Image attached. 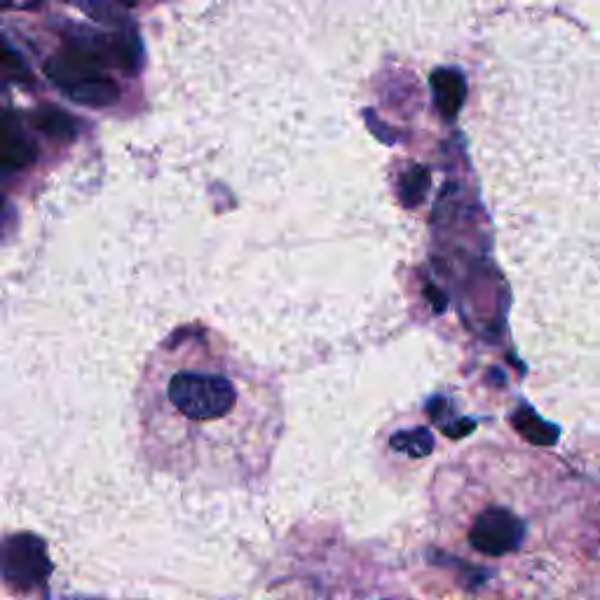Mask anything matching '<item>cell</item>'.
<instances>
[{
  "instance_id": "1",
  "label": "cell",
  "mask_w": 600,
  "mask_h": 600,
  "mask_svg": "<svg viewBox=\"0 0 600 600\" xmlns=\"http://www.w3.org/2000/svg\"><path fill=\"white\" fill-rule=\"evenodd\" d=\"M422 542L453 593L577 596L598 561L596 491L547 451L477 441L432 477Z\"/></svg>"
},
{
  "instance_id": "2",
  "label": "cell",
  "mask_w": 600,
  "mask_h": 600,
  "mask_svg": "<svg viewBox=\"0 0 600 600\" xmlns=\"http://www.w3.org/2000/svg\"><path fill=\"white\" fill-rule=\"evenodd\" d=\"M136 418L151 471L204 491H261L287 428V406L275 373L216 328L185 324L148 357Z\"/></svg>"
},
{
  "instance_id": "3",
  "label": "cell",
  "mask_w": 600,
  "mask_h": 600,
  "mask_svg": "<svg viewBox=\"0 0 600 600\" xmlns=\"http://www.w3.org/2000/svg\"><path fill=\"white\" fill-rule=\"evenodd\" d=\"M0 575L14 589H34L50 575V559L43 540L20 532L0 542Z\"/></svg>"
},
{
  "instance_id": "4",
  "label": "cell",
  "mask_w": 600,
  "mask_h": 600,
  "mask_svg": "<svg viewBox=\"0 0 600 600\" xmlns=\"http://www.w3.org/2000/svg\"><path fill=\"white\" fill-rule=\"evenodd\" d=\"M34 146L22 134L20 124L0 110V167L24 169L34 163Z\"/></svg>"
},
{
  "instance_id": "5",
  "label": "cell",
  "mask_w": 600,
  "mask_h": 600,
  "mask_svg": "<svg viewBox=\"0 0 600 600\" xmlns=\"http://www.w3.org/2000/svg\"><path fill=\"white\" fill-rule=\"evenodd\" d=\"M61 89H64L73 101L85 106H108L118 99V87L99 73L77 77V81L64 85Z\"/></svg>"
},
{
  "instance_id": "6",
  "label": "cell",
  "mask_w": 600,
  "mask_h": 600,
  "mask_svg": "<svg viewBox=\"0 0 600 600\" xmlns=\"http://www.w3.org/2000/svg\"><path fill=\"white\" fill-rule=\"evenodd\" d=\"M0 73H3L8 81L28 85L34 77H31V69L24 61V57L14 50V47L0 36Z\"/></svg>"
},
{
  "instance_id": "7",
  "label": "cell",
  "mask_w": 600,
  "mask_h": 600,
  "mask_svg": "<svg viewBox=\"0 0 600 600\" xmlns=\"http://www.w3.org/2000/svg\"><path fill=\"white\" fill-rule=\"evenodd\" d=\"M34 124L40 132L52 134V136H67L73 132L71 118L61 113V110H57V108L38 110V113L34 116Z\"/></svg>"
},
{
  "instance_id": "8",
  "label": "cell",
  "mask_w": 600,
  "mask_h": 600,
  "mask_svg": "<svg viewBox=\"0 0 600 600\" xmlns=\"http://www.w3.org/2000/svg\"><path fill=\"white\" fill-rule=\"evenodd\" d=\"M77 5H81L89 17L99 20V22H106V24H116L120 22V14L110 8L108 3H104V0H75Z\"/></svg>"
},
{
  "instance_id": "9",
  "label": "cell",
  "mask_w": 600,
  "mask_h": 600,
  "mask_svg": "<svg viewBox=\"0 0 600 600\" xmlns=\"http://www.w3.org/2000/svg\"><path fill=\"white\" fill-rule=\"evenodd\" d=\"M434 83H436L439 99L444 104L460 99V77H457L455 73H439Z\"/></svg>"
},
{
  "instance_id": "10",
  "label": "cell",
  "mask_w": 600,
  "mask_h": 600,
  "mask_svg": "<svg viewBox=\"0 0 600 600\" xmlns=\"http://www.w3.org/2000/svg\"><path fill=\"white\" fill-rule=\"evenodd\" d=\"M5 214H8V204H5V200H3V197H0V226H3Z\"/></svg>"
},
{
  "instance_id": "11",
  "label": "cell",
  "mask_w": 600,
  "mask_h": 600,
  "mask_svg": "<svg viewBox=\"0 0 600 600\" xmlns=\"http://www.w3.org/2000/svg\"><path fill=\"white\" fill-rule=\"evenodd\" d=\"M118 3H122V5H136L139 0H118Z\"/></svg>"
},
{
  "instance_id": "12",
  "label": "cell",
  "mask_w": 600,
  "mask_h": 600,
  "mask_svg": "<svg viewBox=\"0 0 600 600\" xmlns=\"http://www.w3.org/2000/svg\"><path fill=\"white\" fill-rule=\"evenodd\" d=\"M14 5V0H0V8H10Z\"/></svg>"
}]
</instances>
